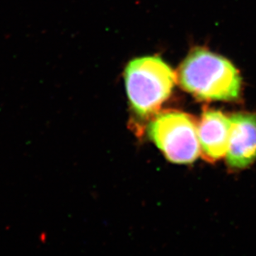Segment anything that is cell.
Returning a JSON list of instances; mask_svg holds the SVG:
<instances>
[{
	"label": "cell",
	"instance_id": "277c9868",
	"mask_svg": "<svg viewBox=\"0 0 256 256\" xmlns=\"http://www.w3.org/2000/svg\"><path fill=\"white\" fill-rule=\"evenodd\" d=\"M232 132V120L216 110H206L198 126L200 150L208 162L226 155Z\"/></svg>",
	"mask_w": 256,
	"mask_h": 256
},
{
	"label": "cell",
	"instance_id": "3957f363",
	"mask_svg": "<svg viewBox=\"0 0 256 256\" xmlns=\"http://www.w3.org/2000/svg\"><path fill=\"white\" fill-rule=\"evenodd\" d=\"M148 134L170 162L191 164L200 154L196 121L186 113L166 112L158 114L150 124Z\"/></svg>",
	"mask_w": 256,
	"mask_h": 256
},
{
	"label": "cell",
	"instance_id": "5b68a950",
	"mask_svg": "<svg viewBox=\"0 0 256 256\" xmlns=\"http://www.w3.org/2000/svg\"><path fill=\"white\" fill-rule=\"evenodd\" d=\"M226 162L232 168L242 170L256 160V114H233Z\"/></svg>",
	"mask_w": 256,
	"mask_h": 256
},
{
	"label": "cell",
	"instance_id": "7a4b0ae2",
	"mask_svg": "<svg viewBox=\"0 0 256 256\" xmlns=\"http://www.w3.org/2000/svg\"><path fill=\"white\" fill-rule=\"evenodd\" d=\"M123 76L130 104L141 118L160 109L178 80L171 66L158 55L132 58L124 68Z\"/></svg>",
	"mask_w": 256,
	"mask_h": 256
},
{
	"label": "cell",
	"instance_id": "6da1fadb",
	"mask_svg": "<svg viewBox=\"0 0 256 256\" xmlns=\"http://www.w3.org/2000/svg\"><path fill=\"white\" fill-rule=\"evenodd\" d=\"M178 80L182 89L206 102H234L242 80L230 60L206 48L191 50L179 66Z\"/></svg>",
	"mask_w": 256,
	"mask_h": 256
}]
</instances>
